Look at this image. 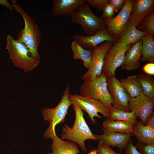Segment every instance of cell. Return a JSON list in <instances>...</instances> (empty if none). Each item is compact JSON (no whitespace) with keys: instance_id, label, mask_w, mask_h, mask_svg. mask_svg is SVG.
<instances>
[{"instance_id":"cell-1","label":"cell","mask_w":154,"mask_h":154,"mask_svg":"<svg viewBox=\"0 0 154 154\" xmlns=\"http://www.w3.org/2000/svg\"><path fill=\"white\" fill-rule=\"evenodd\" d=\"M70 100L75 112V121L72 127H70L67 124H65L63 126L60 138L75 142L81 150L86 153L88 149L85 145V141L89 139L98 140L92 133L86 122L82 110L75 102Z\"/></svg>"},{"instance_id":"cell-2","label":"cell","mask_w":154,"mask_h":154,"mask_svg":"<svg viewBox=\"0 0 154 154\" xmlns=\"http://www.w3.org/2000/svg\"><path fill=\"white\" fill-rule=\"evenodd\" d=\"M11 2L13 8L22 16L25 23L24 28L18 33L17 40L27 47L34 58L40 60L37 50L41 41V34L38 27L30 15L16 4L15 0H11Z\"/></svg>"},{"instance_id":"cell-3","label":"cell","mask_w":154,"mask_h":154,"mask_svg":"<svg viewBox=\"0 0 154 154\" xmlns=\"http://www.w3.org/2000/svg\"><path fill=\"white\" fill-rule=\"evenodd\" d=\"M70 95V86L68 85L64 92L61 100L55 107L43 108L42 114L44 120L49 123V126L44 133V139L51 140L57 136L55 127L58 124L63 123L68 113V110L72 103L69 98Z\"/></svg>"},{"instance_id":"cell-4","label":"cell","mask_w":154,"mask_h":154,"mask_svg":"<svg viewBox=\"0 0 154 154\" xmlns=\"http://www.w3.org/2000/svg\"><path fill=\"white\" fill-rule=\"evenodd\" d=\"M6 49L14 65L28 72L36 68L40 60L34 58L27 47L11 35L7 37Z\"/></svg>"},{"instance_id":"cell-5","label":"cell","mask_w":154,"mask_h":154,"mask_svg":"<svg viewBox=\"0 0 154 154\" xmlns=\"http://www.w3.org/2000/svg\"><path fill=\"white\" fill-rule=\"evenodd\" d=\"M106 79L102 73L99 76L84 80L79 89V95L98 100L111 109L113 108V102L108 91Z\"/></svg>"},{"instance_id":"cell-6","label":"cell","mask_w":154,"mask_h":154,"mask_svg":"<svg viewBox=\"0 0 154 154\" xmlns=\"http://www.w3.org/2000/svg\"><path fill=\"white\" fill-rule=\"evenodd\" d=\"M71 17L72 22L81 25L84 32L88 35H94L106 27L104 18L95 15L86 3L81 6Z\"/></svg>"},{"instance_id":"cell-7","label":"cell","mask_w":154,"mask_h":154,"mask_svg":"<svg viewBox=\"0 0 154 154\" xmlns=\"http://www.w3.org/2000/svg\"><path fill=\"white\" fill-rule=\"evenodd\" d=\"M131 47L118 40L113 44L106 53L102 73L106 77L115 75L116 69L121 65L127 51Z\"/></svg>"},{"instance_id":"cell-8","label":"cell","mask_w":154,"mask_h":154,"mask_svg":"<svg viewBox=\"0 0 154 154\" xmlns=\"http://www.w3.org/2000/svg\"><path fill=\"white\" fill-rule=\"evenodd\" d=\"M70 100L75 102L82 110L85 111L89 116L91 121L93 124L96 123L95 117L101 118V116L98 113L108 118L110 116V109L105 106L100 101L94 98L84 96L79 94H70Z\"/></svg>"},{"instance_id":"cell-9","label":"cell","mask_w":154,"mask_h":154,"mask_svg":"<svg viewBox=\"0 0 154 154\" xmlns=\"http://www.w3.org/2000/svg\"><path fill=\"white\" fill-rule=\"evenodd\" d=\"M134 3V0H126L116 16L110 20H105L107 31L117 39L126 28Z\"/></svg>"},{"instance_id":"cell-10","label":"cell","mask_w":154,"mask_h":154,"mask_svg":"<svg viewBox=\"0 0 154 154\" xmlns=\"http://www.w3.org/2000/svg\"><path fill=\"white\" fill-rule=\"evenodd\" d=\"M108 91L113 100V108L130 112L129 102L131 97L115 75L107 78Z\"/></svg>"},{"instance_id":"cell-11","label":"cell","mask_w":154,"mask_h":154,"mask_svg":"<svg viewBox=\"0 0 154 154\" xmlns=\"http://www.w3.org/2000/svg\"><path fill=\"white\" fill-rule=\"evenodd\" d=\"M113 44L105 42L92 50L91 64L87 72L82 76V80L92 79L101 75L106 53Z\"/></svg>"},{"instance_id":"cell-12","label":"cell","mask_w":154,"mask_h":154,"mask_svg":"<svg viewBox=\"0 0 154 154\" xmlns=\"http://www.w3.org/2000/svg\"><path fill=\"white\" fill-rule=\"evenodd\" d=\"M154 107V98L144 94L131 98L129 102V111L133 112L137 118H139L144 125L147 118L153 111Z\"/></svg>"},{"instance_id":"cell-13","label":"cell","mask_w":154,"mask_h":154,"mask_svg":"<svg viewBox=\"0 0 154 154\" xmlns=\"http://www.w3.org/2000/svg\"><path fill=\"white\" fill-rule=\"evenodd\" d=\"M73 39L84 48L91 51L103 42L108 41L114 43L118 40L110 33L106 28L91 35H75Z\"/></svg>"},{"instance_id":"cell-14","label":"cell","mask_w":154,"mask_h":154,"mask_svg":"<svg viewBox=\"0 0 154 154\" xmlns=\"http://www.w3.org/2000/svg\"><path fill=\"white\" fill-rule=\"evenodd\" d=\"M154 0H134L126 28L130 26L137 27L146 16L154 12Z\"/></svg>"},{"instance_id":"cell-15","label":"cell","mask_w":154,"mask_h":154,"mask_svg":"<svg viewBox=\"0 0 154 154\" xmlns=\"http://www.w3.org/2000/svg\"><path fill=\"white\" fill-rule=\"evenodd\" d=\"M102 135L94 134L98 140L102 141L109 146L117 147L120 151L124 149L132 134L108 131L102 128Z\"/></svg>"},{"instance_id":"cell-16","label":"cell","mask_w":154,"mask_h":154,"mask_svg":"<svg viewBox=\"0 0 154 154\" xmlns=\"http://www.w3.org/2000/svg\"><path fill=\"white\" fill-rule=\"evenodd\" d=\"M85 0H54L51 15L53 16H71L82 5Z\"/></svg>"},{"instance_id":"cell-17","label":"cell","mask_w":154,"mask_h":154,"mask_svg":"<svg viewBox=\"0 0 154 154\" xmlns=\"http://www.w3.org/2000/svg\"><path fill=\"white\" fill-rule=\"evenodd\" d=\"M142 44L141 39L133 44L127 51L121 66L122 69L131 71L140 66Z\"/></svg>"},{"instance_id":"cell-18","label":"cell","mask_w":154,"mask_h":154,"mask_svg":"<svg viewBox=\"0 0 154 154\" xmlns=\"http://www.w3.org/2000/svg\"><path fill=\"white\" fill-rule=\"evenodd\" d=\"M52 140L51 148L54 154H78L80 153L77 144L75 142L63 140L57 135Z\"/></svg>"},{"instance_id":"cell-19","label":"cell","mask_w":154,"mask_h":154,"mask_svg":"<svg viewBox=\"0 0 154 154\" xmlns=\"http://www.w3.org/2000/svg\"><path fill=\"white\" fill-rule=\"evenodd\" d=\"M133 135L140 142L154 143V129L143 125L140 121L133 125Z\"/></svg>"},{"instance_id":"cell-20","label":"cell","mask_w":154,"mask_h":154,"mask_svg":"<svg viewBox=\"0 0 154 154\" xmlns=\"http://www.w3.org/2000/svg\"><path fill=\"white\" fill-rule=\"evenodd\" d=\"M103 128L110 131L132 134L133 125L125 121L108 118L102 123Z\"/></svg>"},{"instance_id":"cell-21","label":"cell","mask_w":154,"mask_h":154,"mask_svg":"<svg viewBox=\"0 0 154 154\" xmlns=\"http://www.w3.org/2000/svg\"><path fill=\"white\" fill-rule=\"evenodd\" d=\"M153 36L147 33L141 39L142 44L141 60L153 63L154 61V40Z\"/></svg>"},{"instance_id":"cell-22","label":"cell","mask_w":154,"mask_h":154,"mask_svg":"<svg viewBox=\"0 0 154 154\" xmlns=\"http://www.w3.org/2000/svg\"><path fill=\"white\" fill-rule=\"evenodd\" d=\"M120 81L131 98L135 97L144 94L136 75L128 76L125 78L121 79Z\"/></svg>"},{"instance_id":"cell-23","label":"cell","mask_w":154,"mask_h":154,"mask_svg":"<svg viewBox=\"0 0 154 154\" xmlns=\"http://www.w3.org/2000/svg\"><path fill=\"white\" fill-rule=\"evenodd\" d=\"M147 33L141 31L136 27L129 26L119 37L118 40L122 44L130 45L141 40Z\"/></svg>"},{"instance_id":"cell-24","label":"cell","mask_w":154,"mask_h":154,"mask_svg":"<svg viewBox=\"0 0 154 154\" xmlns=\"http://www.w3.org/2000/svg\"><path fill=\"white\" fill-rule=\"evenodd\" d=\"M71 48L74 60L80 59L82 60L84 66L88 69L91 63L92 51L84 48L74 40L71 43Z\"/></svg>"},{"instance_id":"cell-25","label":"cell","mask_w":154,"mask_h":154,"mask_svg":"<svg viewBox=\"0 0 154 154\" xmlns=\"http://www.w3.org/2000/svg\"><path fill=\"white\" fill-rule=\"evenodd\" d=\"M137 118L136 115L133 112H125L113 107L110 109V115L108 119L127 122L134 125L138 122Z\"/></svg>"},{"instance_id":"cell-26","label":"cell","mask_w":154,"mask_h":154,"mask_svg":"<svg viewBox=\"0 0 154 154\" xmlns=\"http://www.w3.org/2000/svg\"><path fill=\"white\" fill-rule=\"evenodd\" d=\"M138 82L144 94L151 98H154V78L151 76L141 74L137 76Z\"/></svg>"},{"instance_id":"cell-27","label":"cell","mask_w":154,"mask_h":154,"mask_svg":"<svg viewBox=\"0 0 154 154\" xmlns=\"http://www.w3.org/2000/svg\"><path fill=\"white\" fill-rule=\"evenodd\" d=\"M140 31L149 33L154 35V13L146 16L138 25Z\"/></svg>"},{"instance_id":"cell-28","label":"cell","mask_w":154,"mask_h":154,"mask_svg":"<svg viewBox=\"0 0 154 154\" xmlns=\"http://www.w3.org/2000/svg\"><path fill=\"white\" fill-rule=\"evenodd\" d=\"M135 146L141 154H154V143L147 144L137 141Z\"/></svg>"},{"instance_id":"cell-29","label":"cell","mask_w":154,"mask_h":154,"mask_svg":"<svg viewBox=\"0 0 154 154\" xmlns=\"http://www.w3.org/2000/svg\"><path fill=\"white\" fill-rule=\"evenodd\" d=\"M96 150L98 154H119L102 141L99 142Z\"/></svg>"},{"instance_id":"cell-30","label":"cell","mask_w":154,"mask_h":154,"mask_svg":"<svg viewBox=\"0 0 154 154\" xmlns=\"http://www.w3.org/2000/svg\"><path fill=\"white\" fill-rule=\"evenodd\" d=\"M90 6L100 11H103L105 6L108 3V0H86Z\"/></svg>"},{"instance_id":"cell-31","label":"cell","mask_w":154,"mask_h":154,"mask_svg":"<svg viewBox=\"0 0 154 154\" xmlns=\"http://www.w3.org/2000/svg\"><path fill=\"white\" fill-rule=\"evenodd\" d=\"M102 17L105 20H109L112 19L114 15L115 10L113 6L107 3L103 10Z\"/></svg>"},{"instance_id":"cell-32","label":"cell","mask_w":154,"mask_h":154,"mask_svg":"<svg viewBox=\"0 0 154 154\" xmlns=\"http://www.w3.org/2000/svg\"><path fill=\"white\" fill-rule=\"evenodd\" d=\"M124 149L125 154H141L136 147L133 145V140L131 139L129 140Z\"/></svg>"},{"instance_id":"cell-33","label":"cell","mask_w":154,"mask_h":154,"mask_svg":"<svg viewBox=\"0 0 154 154\" xmlns=\"http://www.w3.org/2000/svg\"><path fill=\"white\" fill-rule=\"evenodd\" d=\"M126 0H108V3L113 6L116 11L118 12L122 8Z\"/></svg>"},{"instance_id":"cell-34","label":"cell","mask_w":154,"mask_h":154,"mask_svg":"<svg viewBox=\"0 0 154 154\" xmlns=\"http://www.w3.org/2000/svg\"><path fill=\"white\" fill-rule=\"evenodd\" d=\"M142 70L146 74L150 76L154 75V63L149 62L145 64L142 68Z\"/></svg>"},{"instance_id":"cell-35","label":"cell","mask_w":154,"mask_h":154,"mask_svg":"<svg viewBox=\"0 0 154 154\" xmlns=\"http://www.w3.org/2000/svg\"><path fill=\"white\" fill-rule=\"evenodd\" d=\"M145 125L154 129V113L153 111L147 118Z\"/></svg>"},{"instance_id":"cell-36","label":"cell","mask_w":154,"mask_h":154,"mask_svg":"<svg viewBox=\"0 0 154 154\" xmlns=\"http://www.w3.org/2000/svg\"><path fill=\"white\" fill-rule=\"evenodd\" d=\"M0 5L5 6L10 10H12L14 8L12 4L6 0H0Z\"/></svg>"},{"instance_id":"cell-37","label":"cell","mask_w":154,"mask_h":154,"mask_svg":"<svg viewBox=\"0 0 154 154\" xmlns=\"http://www.w3.org/2000/svg\"><path fill=\"white\" fill-rule=\"evenodd\" d=\"M97 151L96 149H93L88 153V154H97Z\"/></svg>"},{"instance_id":"cell-38","label":"cell","mask_w":154,"mask_h":154,"mask_svg":"<svg viewBox=\"0 0 154 154\" xmlns=\"http://www.w3.org/2000/svg\"><path fill=\"white\" fill-rule=\"evenodd\" d=\"M46 154H54L52 153H48Z\"/></svg>"}]
</instances>
